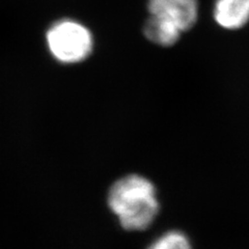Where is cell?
Wrapping results in <instances>:
<instances>
[{
    "instance_id": "8992f818",
    "label": "cell",
    "mask_w": 249,
    "mask_h": 249,
    "mask_svg": "<svg viewBox=\"0 0 249 249\" xmlns=\"http://www.w3.org/2000/svg\"><path fill=\"white\" fill-rule=\"evenodd\" d=\"M146 249H192V244L185 232L171 230L153 240Z\"/></svg>"
},
{
    "instance_id": "5b68a950",
    "label": "cell",
    "mask_w": 249,
    "mask_h": 249,
    "mask_svg": "<svg viewBox=\"0 0 249 249\" xmlns=\"http://www.w3.org/2000/svg\"><path fill=\"white\" fill-rule=\"evenodd\" d=\"M181 34L182 31L174 23L151 15L143 25V35L147 40L162 47L175 45Z\"/></svg>"
},
{
    "instance_id": "6da1fadb",
    "label": "cell",
    "mask_w": 249,
    "mask_h": 249,
    "mask_svg": "<svg viewBox=\"0 0 249 249\" xmlns=\"http://www.w3.org/2000/svg\"><path fill=\"white\" fill-rule=\"evenodd\" d=\"M107 204L121 227L129 231L147 230L160 211L155 185L147 178L136 174L122 177L111 185Z\"/></svg>"
},
{
    "instance_id": "7a4b0ae2",
    "label": "cell",
    "mask_w": 249,
    "mask_h": 249,
    "mask_svg": "<svg viewBox=\"0 0 249 249\" xmlns=\"http://www.w3.org/2000/svg\"><path fill=\"white\" fill-rule=\"evenodd\" d=\"M47 44L52 55L64 64H77L88 58L92 51L90 31L72 20L60 21L47 33Z\"/></svg>"
},
{
    "instance_id": "3957f363",
    "label": "cell",
    "mask_w": 249,
    "mask_h": 249,
    "mask_svg": "<svg viewBox=\"0 0 249 249\" xmlns=\"http://www.w3.org/2000/svg\"><path fill=\"white\" fill-rule=\"evenodd\" d=\"M147 10L151 16L174 23L182 33L191 29L198 18L197 0H149Z\"/></svg>"
},
{
    "instance_id": "277c9868",
    "label": "cell",
    "mask_w": 249,
    "mask_h": 249,
    "mask_svg": "<svg viewBox=\"0 0 249 249\" xmlns=\"http://www.w3.org/2000/svg\"><path fill=\"white\" fill-rule=\"evenodd\" d=\"M214 18L224 29L242 28L249 21V0H217Z\"/></svg>"
}]
</instances>
